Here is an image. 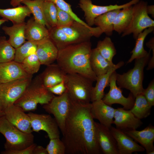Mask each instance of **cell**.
Returning <instances> with one entry per match:
<instances>
[{"mask_svg":"<svg viewBox=\"0 0 154 154\" xmlns=\"http://www.w3.org/2000/svg\"><path fill=\"white\" fill-rule=\"evenodd\" d=\"M36 145L33 143L28 147L19 150H5L1 152L3 154H33V151L36 146Z\"/></svg>","mask_w":154,"mask_h":154,"instance_id":"b9f144b4","label":"cell"},{"mask_svg":"<svg viewBox=\"0 0 154 154\" xmlns=\"http://www.w3.org/2000/svg\"><path fill=\"white\" fill-rule=\"evenodd\" d=\"M97 143L102 153L119 154L117 143L110 128L95 121Z\"/></svg>","mask_w":154,"mask_h":154,"instance_id":"5bb4252c","label":"cell"},{"mask_svg":"<svg viewBox=\"0 0 154 154\" xmlns=\"http://www.w3.org/2000/svg\"><path fill=\"white\" fill-rule=\"evenodd\" d=\"M154 30V27H151L144 30L140 33L136 39L135 46L131 52L132 54L127 61V63H131L136 59L145 57L148 54L144 48V43L147 36L152 32Z\"/></svg>","mask_w":154,"mask_h":154,"instance_id":"f546056e","label":"cell"},{"mask_svg":"<svg viewBox=\"0 0 154 154\" xmlns=\"http://www.w3.org/2000/svg\"><path fill=\"white\" fill-rule=\"evenodd\" d=\"M45 17L51 28L56 26L57 7L53 3L44 0L43 5Z\"/></svg>","mask_w":154,"mask_h":154,"instance_id":"8d00e7d4","label":"cell"},{"mask_svg":"<svg viewBox=\"0 0 154 154\" xmlns=\"http://www.w3.org/2000/svg\"><path fill=\"white\" fill-rule=\"evenodd\" d=\"M6 119L21 131L32 133L30 118L21 108L13 104L4 110Z\"/></svg>","mask_w":154,"mask_h":154,"instance_id":"9a60e30c","label":"cell"},{"mask_svg":"<svg viewBox=\"0 0 154 154\" xmlns=\"http://www.w3.org/2000/svg\"><path fill=\"white\" fill-rule=\"evenodd\" d=\"M15 49L6 39L5 37H0V63L14 60Z\"/></svg>","mask_w":154,"mask_h":154,"instance_id":"e575fe53","label":"cell"},{"mask_svg":"<svg viewBox=\"0 0 154 154\" xmlns=\"http://www.w3.org/2000/svg\"><path fill=\"white\" fill-rule=\"evenodd\" d=\"M147 11L148 14L151 15L153 17H154V6L153 5H147Z\"/></svg>","mask_w":154,"mask_h":154,"instance_id":"bcb514c9","label":"cell"},{"mask_svg":"<svg viewBox=\"0 0 154 154\" xmlns=\"http://www.w3.org/2000/svg\"><path fill=\"white\" fill-rule=\"evenodd\" d=\"M47 89L53 94L58 96L62 94L66 90V88L64 82H62Z\"/></svg>","mask_w":154,"mask_h":154,"instance_id":"7bdbcfd3","label":"cell"},{"mask_svg":"<svg viewBox=\"0 0 154 154\" xmlns=\"http://www.w3.org/2000/svg\"><path fill=\"white\" fill-rule=\"evenodd\" d=\"M140 0H132L122 5L117 4L100 6L93 4L91 0H80V7L84 12L86 23L90 27L94 25L95 19L98 17L106 12L117 9H121L137 3Z\"/></svg>","mask_w":154,"mask_h":154,"instance_id":"8fae6325","label":"cell"},{"mask_svg":"<svg viewBox=\"0 0 154 154\" xmlns=\"http://www.w3.org/2000/svg\"><path fill=\"white\" fill-rule=\"evenodd\" d=\"M124 132L140 144L146 150L147 154H154V127L151 124L141 131L133 130Z\"/></svg>","mask_w":154,"mask_h":154,"instance_id":"ffe728a7","label":"cell"},{"mask_svg":"<svg viewBox=\"0 0 154 154\" xmlns=\"http://www.w3.org/2000/svg\"><path fill=\"white\" fill-rule=\"evenodd\" d=\"M54 96L44 86L38 76L32 80L14 104L25 112L33 111L37 109L38 104L43 105L48 103Z\"/></svg>","mask_w":154,"mask_h":154,"instance_id":"277c9868","label":"cell"},{"mask_svg":"<svg viewBox=\"0 0 154 154\" xmlns=\"http://www.w3.org/2000/svg\"><path fill=\"white\" fill-rule=\"evenodd\" d=\"M27 114L30 118L33 131L38 132L41 130L44 131L50 139L60 138L58 125L55 119L50 115L31 112Z\"/></svg>","mask_w":154,"mask_h":154,"instance_id":"4fadbf2b","label":"cell"},{"mask_svg":"<svg viewBox=\"0 0 154 154\" xmlns=\"http://www.w3.org/2000/svg\"><path fill=\"white\" fill-rule=\"evenodd\" d=\"M115 109L104 103L102 100L91 103L90 111L94 119L98 120L100 123L110 128L113 123Z\"/></svg>","mask_w":154,"mask_h":154,"instance_id":"ac0fdd59","label":"cell"},{"mask_svg":"<svg viewBox=\"0 0 154 154\" xmlns=\"http://www.w3.org/2000/svg\"><path fill=\"white\" fill-rule=\"evenodd\" d=\"M38 42L26 41L21 46L15 49L13 60L21 63L28 56L36 53Z\"/></svg>","mask_w":154,"mask_h":154,"instance_id":"836d02e7","label":"cell"},{"mask_svg":"<svg viewBox=\"0 0 154 154\" xmlns=\"http://www.w3.org/2000/svg\"><path fill=\"white\" fill-rule=\"evenodd\" d=\"M33 154H48L46 148L41 146H36L35 148Z\"/></svg>","mask_w":154,"mask_h":154,"instance_id":"f6af8a7d","label":"cell"},{"mask_svg":"<svg viewBox=\"0 0 154 154\" xmlns=\"http://www.w3.org/2000/svg\"><path fill=\"white\" fill-rule=\"evenodd\" d=\"M110 129L116 141L119 154H131L134 152L145 151L143 147L124 131L112 126Z\"/></svg>","mask_w":154,"mask_h":154,"instance_id":"e0dca14e","label":"cell"},{"mask_svg":"<svg viewBox=\"0 0 154 154\" xmlns=\"http://www.w3.org/2000/svg\"><path fill=\"white\" fill-rule=\"evenodd\" d=\"M8 20L5 19L3 18L0 19V26L3 23L6 22H8Z\"/></svg>","mask_w":154,"mask_h":154,"instance_id":"c3c4849f","label":"cell"},{"mask_svg":"<svg viewBox=\"0 0 154 154\" xmlns=\"http://www.w3.org/2000/svg\"><path fill=\"white\" fill-rule=\"evenodd\" d=\"M90 64L92 69L96 76L106 73L116 64L104 58L96 48L92 49Z\"/></svg>","mask_w":154,"mask_h":154,"instance_id":"4316f807","label":"cell"},{"mask_svg":"<svg viewBox=\"0 0 154 154\" xmlns=\"http://www.w3.org/2000/svg\"><path fill=\"white\" fill-rule=\"evenodd\" d=\"M133 5L121 9L116 16L113 23L114 30L120 34L125 31L131 22Z\"/></svg>","mask_w":154,"mask_h":154,"instance_id":"f1b7e54d","label":"cell"},{"mask_svg":"<svg viewBox=\"0 0 154 154\" xmlns=\"http://www.w3.org/2000/svg\"><path fill=\"white\" fill-rule=\"evenodd\" d=\"M70 100V107L61 139L65 146V154L102 153L96 140L91 103Z\"/></svg>","mask_w":154,"mask_h":154,"instance_id":"6da1fadb","label":"cell"},{"mask_svg":"<svg viewBox=\"0 0 154 154\" xmlns=\"http://www.w3.org/2000/svg\"><path fill=\"white\" fill-rule=\"evenodd\" d=\"M25 33L28 41L38 42L49 37L48 29L34 18L30 19L26 23Z\"/></svg>","mask_w":154,"mask_h":154,"instance_id":"cb8c5ba5","label":"cell"},{"mask_svg":"<svg viewBox=\"0 0 154 154\" xmlns=\"http://www.w3.org/2000/svg\"><path fill=\"white\" fill-rule=\"evenodd\" d=\"M32 78V76L0 84V103L3 111L20 97L31 83Z\"/></svg>","mask_w":154,"mask_h":154,"instance_id":"9c48e42d","label":"cell"},{"mask_svg":"<svg viewBox=\"0 0 154 154\" xmlns=\"http://www.w3.org/2000/svg\"><path fill=\"white\" fill-rule=\"evenodd\" d=\"M56 27H60L70 25L75 21L67 13L57 7Z\"/></svg>","mask_w":154,"mask_h":154,"instance_id":"ab89813d","label":"cell"},{"mask_svg":"<svg viewBox=\"0 0 154 154\" xmlns=\"http://www.w3.org/2000/svg\"><path fill=\"white\" fill-rule=\"evenodd\" d=\"M150 51L151 49L146 56L135 59L132 68L121 74L117 73L116 83L119 87L129 90L135 97L142 93L144 89L143 85L144 69L150 58Z\"/></svg>","mask_w":154,"mask_h":154,"instance_id":"5b68a950","label":"cell"},{"mask_svg":"<svg viewBox=\"0 0 154 154\" xmlns=\"http://www.w3.org/2000/svg\"><path fill=\"white\" fill-rule=\"evenodd\" d=\"M90 41L70 45L58 50L57 64L66 74L77 73L94 82L97 76L90 64Z\"/></svg>","mask_w":154,"mask_h":154,"instance_id":"7a4b0ae2","label":"cell"},{"mask_svg":"<svg viewBox=\"0 0 154 154\" xmlns=\"http://www.w3.org/2000/svg\"><path fill=\"white\" fill-rule=\"evenodd\" d=\"M44 0H25L21 3L29 9L35 21L41 23L49 30L51 27L46 22L44 12L43 5Z\"/></svg>","mask_w":154,"mask_h":154,"instance_id":"4dcf8cb0","label":"cell"},{"mask_svg":"<svg viewBox=\"0 0 154 154\" xmlns=\"http://www.w3.org/2000/svg\"><path fill=\"white\" fill-rule=\"evenodd\" d=\"M147 46L152 49V56L150 58L147 64V70H151L154 68V37H152L146 44Z\"/></svg>","mask_w":154,"mask_h":154,"instance_id":"ee69618b","label":"cell"},{"mask_svg":"<svg viewBox=\"0 0 154 154\" xmlns=\"http://www.w3.org/2000/svg\"><path fill=\"white\" fill-rule=\"evenodd\" d=\"M32 76L23 69L21 63L14 60L0 63V84Z\"/></svg>","mask_w":154,"mask_h":154,"instance_id":"d6986e66","label":"cell"},{"mask_svg":"<svg viewBox=\"0 0 154 154\" xmlns=\"http://www.w3.org/2000/svg\"><path fill=\"white\" fill-rule=\"evenodd\" d=\"M70 105V99L66 90L61 95L54 96L48 103L43 105L45 111L54 116L62 135L64 132L65 121Z\"/></svg>","mask_w":154,"mask_h":154,"instance_id":"30bf717a","label":"cell"},{"mask_svg":"<svg viewBox=\"0 0 154 154\" xmlns=\"http://www.w3.org/2000/svg\"><path fill=\"white\" fill-rule=\"evenodd\" d=\"M58 50L49 37L39 41L36 53L41 65L47 66L56 60Z\"/></svg>","mask_w":154,"mask_h":154,"instance_id":"44dd1931","label":"cell"},{"mask_svg":"<svg viewBox=\"0 0 154 154\" xmlns=\"http://www.w3.org/2000/svg\"><path fill=\"white\" fill-rule=\"evenodd\" d=\"M26 23L13 24L11 27L3 26L2 29L9 36L8 42L15 48L19 47L26 41Z\"/></svg>","mask_w":154,"mask_h":154,"instance_id":"d4e9b609","label":"cell"},{"mask_svg":"<svg viewBox=\"0 0 154 154\" xmlns=\"http://www.w3.org/2000/svg\"></svg>","mask_w":154,"mask_h":154,"instance_id":"816d5d0a","label":"cell"},{"mask_svg":"<svg viewBox=\"0 0 154 154\" xmlns=\"http://www.w3.org/2000/svg\"><path fill=\"white\" fill-rule=\"evenodd\" d=\"M31 14L29 9L26 5H21L11 8L0 9V16L11 21L13 24L25 22V18Z\"/></svg>","mask_w":154,"mask_h":154,"instance_id":"484cf974","label":"cell"},{"mask_svg":"<svg viewBox=\"0 0 154 154\" xmlns=\"http://www.w3.org/2000/svg\"><path fill=\"white\" fill-rule=\"evenodd\" d=\"M54 3L60 9L68 13L74 20L88 27H90L87 23L80 19L72 11L71 5L64 0H45Z\"/></svg>","mask_w":154,"mask_h":154,"instance_id":"74e56055","label":"cell"},{"mask_svg":"<svg viewBox=\"0 0 154 154\" xmlns=\"http://www.w3.org/2000/svg\"><path fill=\"white\" fill-rule=\"evenodd\" d=\"M113 124L116 128L123 131L136 130L143 124L141 120L136 117L130 110L123 108L115 109Z\"/></svg>","mask_w":154,"mask_h":154,"instance_id":"2e32d148","label":"cell"},{"mask_svg":"<svg viewBox=\"0 0 154 154\" xmlns=\"http://www.w3.org/2000/svg\"><path fill=\"white\" fill-rule=\"evenodd\" d=\"M124 64L123 61H120L106 73L97 76L96 84L94 87L93 86L91 92V102L102 99L105 95V88L109 86V80L112 74L116 70L123 66Z\"/></svg>","mask_w":154,"mask_h":154,"instance_id":"603a6c76","label":"cell"},{"mask_svg":"<svg viewBox=\"0 0 154 154\" xmlns=\"http://www.w3.org/2000/svg\"><path fill=\"white\" fill-rule=\"evenodd\" d=\"M21 64L26 72L32 76L38 71L41 65L36 53L28 56Z\"/></svg>","mask_w":154,"mask_h":154,"instance_id":"d590c367","label":"cell"},{"mask_svg":"<svg viewBox=\"0 0 154 154\" xmlns=\"http://www.w3.org/2000/svg\"><path fill=\"white\" fill-rule=\"evenodd\" d=\"M48 30L49 38L58 50L72 44L90 41L92 36L98 37L103 33L98 27H88L75 21L70 25L55 27Z\"/></svg>","mask_w":154,"mask_h":154,"instance_id":"3957f363","label":"cell"},{"mask_svg":"<svg viewBox=\"0 0 154 154\" xmlns=\"http://www.w3.org/2000/svg\"><path fill=\"white\" fill-rule=\"evenodd\" d=\"M147 2L139 1L132 6L131 19L128 27L122 33L121 37L133 34L136 39L139 34L145 29L154 27V21L149 16L147 11Z\"/></svg>","mask_w":154,"mask_h":154,"instance_id":"ba28073f","label":"cell"},{"mask_svg":"<svg viewBox=\"0 0 154 154\" xmlns=\"http://www.w3.org/2000/svg\"><path fill=\"white\" fill-rule=\"evenodd\" d=\"M4 112V111L3 110V109L2 108L1 104L0 103V112Z\"/></svg>","mask_w":154,"mask_h":154,"instance_id":"f907efd6","label":"cell"},{"mask_svg":"<svg viewBox=\"0 0 154 154\" xmlns=\"http://www.w3.org/2000/svg\"><path fill=\"white\" fill-rule=\"evenodd\" d=\"M101 55L108 61L112 62L114 56L117 53L114 43L109 37H106L104 40L98 42L96 48Z\"/></svg>","mask_w":154,"mask_h":154,"instance_id":"d6a6232c","label":"cell"},{"mask_svg":"<svg viewBox=\"0 0 154 154\" xmlns=\"http://www.w3.org/2000/svg\"><path fill=\"white\" fill-rule=\"evenodd\" d=\"M116 74V71L112 74L109 80V90L108 93L105 94L102 100L108 105L119 104L123 106L124 109L130 110L133 105L135 97L131 92L127 98L123 96L121 88L117 86Z\"/></svg>","mask_w":154,"mask_h":154,"instance_id":"7c38bea8","label":"cell"},{"mask_svg":"<svg viewBox=\"0 0 154 154\" xmlns=\"http://www.w3.org/2000/svg\"><path fill=\"white\" fill-rule=\"evenodd\" d=\"M66 74L57 64L47 66L44 71L38 76L42 83L46 88L65 81Z\"/></svg>","mask_w":154,"mask_h":154,"instance_id":"7402d4cb","label":"cell"},{"mask_svg":"<svg viewBox=\"0 0 154 154\" xmlns=\"http://www.w3.org/2000/svg\"><path fill=\"white\" fill-rule=\"evenodd\" d=\"M46 149L48 154H65V146L60 138L50 139Z\"/></svg>","mask_w":154,"mask_h":154,"instance_id":"f35d334b","label":"cell"},{"mask_svg":"<svg viewBox=\"0 0 154 154\" xmlns=\"http://www.w3.org/2000/svg\"><path fill=\"white\" fill-rule=\"evenodd\" d=\"M93 82L78 74H67L64 83L70 98L77 102L90 103Z\"/></svg>","mask_w":154,"mask_h":154,"instance_id":"52a82bcc","label":"cell"},{"mask_svg":"<svg viewBox=\"0 0 154 154\" xmlns=\"http://www.w3.org/2000/svg\"><path fill=\"white\" fill-rule=\"evenodd\" d=\"M25 0H11L10 4L13 7H15L21 5V2Z\"/></svg>","mask_w":154,"mask_h":154,"instance_id":"7dc6e473","label":"cell"},{"mask_svg":"<svg viewBox=\"0 0 154 154\" xmlns=\"http://www.w3.org/2000/svg\"><path fill=\"white\" fill-rule=\"evenodd\" d=\"M5 114L4 112H0V117L4 116Z\"/></svg>","mask_w":154,"mask_h":154,"instance_id":"681fc988","label":"cell"},{"mask_svg":"<svg viewBox=\"0 0 154 154\" xmlns=\"http://www.w3.org/2000/svg\"><path fill=\"white\" fill-rule=\"evenodd\" d=\"M152 106L146 100L143 93L137 95L131 112L137 118L140 119L149 116Z\"/></svg>","mask_w":154,"mask_h":154,"instance_id":"1f68e13d","label":"cell"},{"mask_svg":"<svg viewBox=\"0 0 154 154\" xmlns=\"http://www.w3.org/2000/svg\"><path fill=\"white\" fill-rule=\"evenodd\" d=\"M0 133L6 139L5 150H19L25 149L34 143L32 133L24 132L10 123L4 116L0 117Z\"/></svg>","mask_w":154,"mask_h":154,"instance_id":"8992f818","label":"cell"},{"mask_svg":"<svg viewBox=\"0 0 154 154\" xmlns=\"http://www.w3.org/2000/svg\"><path fill=\"white\" fill-rule=\"evenodd\" d=\"M121 9H117L104 13L96 17L94 25L99 27L108 36L112 35L114 30L113 23L115 18Z\"/></svg>","mask_w":154,"mask_h":154,"instance_id":"83f0119b","label":"cell"},{"mask_svg":"<svg viewBox=\"0 0 154 154\" xmlns=\"http://www.w3.org/2000/svg\"><path fill=\"white\" fill-rule=\"evenodd\" d=\"M150 104L154 105V80H152L146 89H144L142 93Z\"/></svg>","mask_w":154,"mask_h":154,"instance_id":"60d3db41","label":"cell"}]
</instances>
